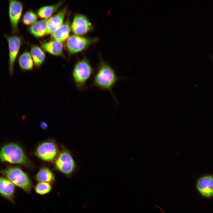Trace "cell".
I'll use <instances>...</instances> for the list:
<instances>
[{
    "label": "cell",
    "instance_id": "obj_1",
    "mask_svg": "<svg viewBox=\"0 0 213 213\" xmlns=\"http://www.w3.org/2000/svg\"><path fill=\"white\" fill-rule=\"evenodd\" d=\"M124 79L125 78L119 77L109 64L101 59L93 76L91 86L109 91L117 102L112 89L117 82Z\"/></svg>",
    "mask_w": 213,
    "mask_h": 213
},
{
    "label": "cell",
    "instance_id": "obj_2",
    "mask_svg": "<svg viewBox=\"0 0 213 213\" xmlns=\"http://www.w3.org/2000/svg\"><path fill=\"white\" fill-rule=\"evenodd\" d=\"M94 69L86 57L78 60L75 65L72 76L76 87L80 91L87 90V83L94 73Z\"/></svg>",
    "mask_w": 213,
    "mask_h": 213
},
{
    "label": "cell",
    "instance_id": "obj_3",
    "mask_svg": "<svg viewBox=\"0 0 213 213\" xmlns=\"http://www.w3.org/2000/svg\"><path fill=\"white\" fill-rule=\"evenodd\" d=\"M0 160L4 162L20 164L26 167L31 166L30 160L22 149L13 143L7 144L0 150Z\"/></svg>",
    "mask_w": 213,
    "mask_h": 213
},
{
    "label": "cell",
    "instance_id": "obj_4",
    "mask_svg": "<svg viewBox=\"0 0 213 213\" xmlns=\"http://www.w3.org/2000/svg\"><path fill=\"white\" fill-rule=\"evenodd\" d=\"M0 173L15 186L29 193L32 188L31 181L27 174L21 169L12 167L2 170Z\"/></svg>",
    "mask_w": 213,
    "mask_h": 213
},
{
    "label": "cell",
    "instance_id": "obj_5",
    "mask_svg": "<svg viewBox=\"0 0 213 213\" xmlns=\"http://www.w3.org/2000/svg\"><path fill=\"white\" fill-rule=\"evenodd\" d=\"M8 44V71L11 76L14 73L15 63L22 43V38L17 35L4 34Z\"/></svg>",
    "mask_w": 213,
    "mask_h": 213
},
{
    "label": "cell",
    "instance_id": "obj_6",
    "mask_svg": "<svg viewBox=\"0 0 213 213\" xmlns=\"http://www.w3.org/2000/svg\"><path fill=\"white\" fill-rule=\"evenodd\" d=\"M96 40L95 38L74 35L69 36L67 39L66 46L70 54H75L85 50Z\"/></svg>",
    "mask_w": 213,
    "mask_h": 213
},
{
    "label": "cell",
    "instance_id": "obj_7",
    "mask_svg": "<svg viewBox=\"0 0 213 213\" xmlns=\"http://www.w3.org/2000/svg\"><path fill=\"white\" fill-rule=\"evenodd\" d=\"M8 15L11 28V34L17 35L19 32L18 24L23 9V5L20 1L8 0Z\"/></svg>",
    "mask_w": 213,
    "mask_h": 213
},
{
    "label": "cell",
    "instance_id": "obj_8",
    "mask_svg": "<svg viewBox=\"0 0 213 213\" xmlns=\"http://www.w3.org/2000/svg\"><path fill=\"white\" fill-rule=\"evenodd\" d=\"M71 26L72 32L80 36L85 34L93 29L92 24L87 17L79 14L74 16Z\"/></svg>",
    "mask_w": 213,
    "mask_h": 213
},
{
    "label": "cell",
    "instance_id": "obj_9",
    "mask_svg": "<svg viewBox=\"0 0 213 213\" xmlns=\"http://www.w3.org/2000/svg\"><path fill=\"white\" fill-rule=\"evenodd\" d=\"M58 149L56 144L52 141H46L38 146L36 150L37 156L42 160L50 161L57 156Z\"/></svg>",
    "mask_w": 213,
    "mask_h": 213
},
{
    "label": "cell",
    "instance_id": "obj_10",
    "mask_svg": "<svg viewBox=\"0 0 213 213\" xmlns=\"http://www.w3.org/2000/svg\"><path fill=\"white\" fill-rule=\"evenodd\" d=\"M57 168L66 175L70 174L75 168V163L70 154L65 150L62 151L55 163Z\"/></svg>",
    "mask_w": 213,
    "mask_h": 213
},
{
    "label": "cell",
    "instance_id": "obj_11",
    "mask_svg": "<svg viewBox=\"0 0 213 213\" xmlns=\"http://www.w3.org/2000/svg\"><path fill=\"white\" fill-rule=\"evenodd\" d=\"M196 188L204 197L209 198L213 196V176H206L201 178L198 180Z\"/></svg>",
    "mask_w": 213,
    "mask_h": 213
},
{
    "label": "cell",
    "instance_id": "obj_12",
    "mask_svg": "<svg viewBox=\"0 0 213 213\" xmlns=\"http://www.w3.org/2000/svg\"><path fill=\"white\" fill-rule=\"evenodd\" d=\"M15 185L5 177L0 176V195L12 203L15 192Z\"/></svg>",
    "mask_w": 213,
    "mask_h": 213
},
{
    "label": "cell",
    "instance_id": "obj_13",
    "mask_svg": "<svg viewBox=\"0 0 213 213\" xmlns=\"http://www.w3.org/2000/svg\"><path fill=\"white\" fill-rule=\"evenodd\" d=\"M67 11V8L64 7L48 19L46 34H52L63 24Z\"/></svg>",
    "mask_w": 213,
    "mask_h": 213
},
{
    "label": "cell",
    "instance_id": "obj_14",
    "mask_svg": "<svg viewBox=\"0 0 213 213\" xmlns=\"http://www.w3.org/2000/svg\"><path fill=\"white\" fill-rule=\"evenodd\" d=\"M70 26L69 19H68L51 34L52 39L61 42L67 40L69 37L71 29Z\"/></svg>",
    "mask_w": 213,
    "mask_h": 213
},
{
    "label": "cell",
    "instance_id": "obj_15",
    "mask_svg": "<svg viewBox=\"0 0 213 213\" xmlns=\"http://www.w3.org/2000/svg\"><path fill=\"white\" fill-rule=\"evenodd\" d=\"M17 62L20 68L22 71H28L33 70L34 62L30 53L25 51L18 57Z\"/></svg>",
    "mask_w": 213,
    "mask_h": 213
},
{
    "label": "cell",
    "instance_id": "obj_16",
    "mask_svg": "<svg viewBox=\"0 0 213 213\" xmlns=\"http://www.w3.org/2000/svg\"><path fill=\"white\" fill-rule=\"evenodd\" d=\"M41 46L44 50L52 55L57 56L62 55L63 45L61 42L52 40L42 43Z\"/></svg>",
    "mask_w": 213,
    "mask_h": 213
},
{
    "label": "cell",
    "instance_id": "obj_17",
    "mask_svg": "<svg viewBox=\"0 0 213 213\" xmlns=\"http://www.w3.org/2000/svg\"><path fill=\"white\" fill-rule=\"evenodd\" d=\"M48 19H43L36 22L31 25L29 30L37 37H41L46 34Z\"/></svg>",
    "mask_w": 213,
    "mask_h": 213
},
{
    "label": "cell",
    "instance_id": "obj_18",
    "mask_svg": "<svg viewBox=\"0 0 213 213\" xmlns=\"http://www.w3.org/2000/svg\"><path fill=\"white\" fill-rule=\"evenodd\" d=\"M30 54L34 64L37 67H39L44 62L45 59V54L44 51L39 46H33L30 49Z\"/></svg>",
    "mask_w": 213,
    "mask_h": 213
},
{
    "label": "cell",
    "instance_id": "obj_19",
    "mask_svg": "<svg viewBox=\"0 0 213 213\" xmlns=\"http://www.w3.org/2000/svg\"><path fill=\"white\" fill-rule=\"evenodd\" d=\"M62 3L61 1L54 5H48L42 7L38 10V15L41 18L47 19L58 9Z\"/></svg>",
    "mask_w": 213,
    "mask_h": 213
},
{
    "label": "cell",
    "instance_id": "obj_20",
    "mask_svg": "<svg viewBox=\"0 0 213 213\" xmlns=\"http://www.w3.org/2000/svg\"><path fill=\"white\" fill-rule=\"evenodd\" d=\"M36 180L39 182L50 183L54 180V176L52 172L48 168H41L36 174Z\"/></svg>",
    "mask_w": 213,
    "mask_h": 213
},
{
    "label": "cell",
    "instance_id": "obj_21",
    "mask_svg": "<svg viewBox=\"0 0 213 213\" xmlns=\"http://www.w3.org/2000/svg\"><path fill=\"white\" fill-rule=\"evenodd\" d=\"M37 16L34 12L29 10L23 14L22 22L25 25H32L37 22Z\"/></svg>",
    "mask_w": 213,
    "mask_h": 213
},
{
    "label": "cell",
    "instance_id": "obj_22",
    "mask_svg": "<svg viewBox=\"0 0 213 213\" xmlns=\"http://www.w3.org/2000/svg\"><path fill=\"white\" fill-rule=\"evenodd\" d=\"M51 189V186L49 183L39 182L35 187L36 192L40 195H44L49 193Z\"/></svg>",
    "mask_w": 213,
    "mask_h": 213
},
{
    "label": "cell",
    "instance_id": "obj_23",
    "mask_svg": "<svg viewBox=\"0 0 213 213\" xmlns=\"http://www.w3.org/2000/svg\"><path fill=\"white\" fill-rule=\"evenodd\" d=\"M40 126L43 129H46L47 127V125L44 122H41L40 124Z\"/></svg>",
    "mask_w": 213,
    "mask_h": 213
},
{
    "label": "cell",
    "instance_id": "obj_24",
    "mask_svg": "<svg viewBox=\"0 0 213 213\" xmlns=\"http://www.w3.org/2000/svg\"></svg>",
    "mask_w": 213,
    "mask_h": 213
}]
</instances>
